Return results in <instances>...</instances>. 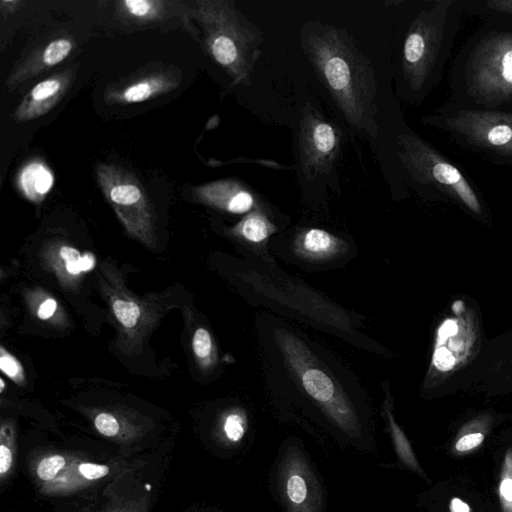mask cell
<instances>
[{
	"instance_id": "1",
	"label": "cell",
	"mask_w": 512,
	"mask_h": 512,
	"mask_svg": "<svg viewBox=\"0 0 512 512\" xmlns=\"http://www.w3.org/2000/svg\"><path fill=\"white\" fill-rule=\"evenodd\" d=\"M300 44L346 123L364 137L376 138L377 82L371 59L345 29L319 21L301 27Z\"/></svg>"
},
{
	"instance_id": "2",
	"label": "cell",
	"mask_w": 512,
	"mask_h": 512,
	"mask_svg": "<svg viewBox=\"0 0 512 512\" xmlns=\"http://www.w3.org/2000/svg\"><path fill=\"white\" fill-rule=\"evenodd\" d=\"M460 0H424L402 31L396 69L397 95L419 106L438 86L461 26Z\"/></svg>"
},
{
	"instance_id": "3",
	"label": "cell",
	"mask_w": 512,
	"mask_h": 512,
	"mask_svg": "<svg viewBox=\"0 0 512 512\" xmlns=\"http://www.w3.org/2000/svg\"><path fill=\"white\" fill-rule=\"evenodd\" d=\"M448 85L447 104L512 112V22L485 20L454 57Z\"/></svg>"
},
{
	"instance_id": "4",
	"label": "cell",
	"mask_w": 512,
	"mask_h": 512,
	"mask_svg": "<svg viewBox=\"0 0 512 512\" xmlns=\"http://www.w3.org/2000/svg\"><path fill=\"white\" fill-rule=\"evenodd\" d=\"M191 16L200 25L209 56L234 84L249 86L264 39L260 29L232 0H197L191 7Z\"/></svg>"
},
{
	"instance_id": "5",
	"label": "cell",
	"mask_w": 512,
	"mask_h": 512,
	"mask_svg": "<svg viewBox=\"0 0 512 512\" xmlns=\"http://www.w3.org/2000/svg\"><path fill=\"white\" fill-rule=\"evenodd\" d=\"M396 156L411 188L484 215L480 195L466 174L417 133L405 127L396 137Z\"/></svg>"
},
{
	"instance_id": "6",
	"label": "cell",
	"mask_w": 512,
	"mask_h": 512,
	"mask_svg": "<svg viewBox=\"0 0 512 512\" xmlns=\"http://www.w3.org/2000/svg\"><path fill=\"white\" fill-rule=\"evenodd\" d=\"M280 345L305 392L335 426L338 441L343 442V447L374 452L377 445L373 436L363 426L351 403L330 376L310 361L309 351L301 341L284 331L280 334Z\"/></svg>"
},
{
	"instance_id": "7",
	"label": "cell",
	"mask_w": 512,
	"mask_h": 512,
	"mask_svg": "<svg viewBox=\"0 0 512 512\" xmlns=\"http://www.w3.org/2000/svg\"><path fill=\"white\" fill-rule=\"evenodd\" d=\"M422 123L448 134L462 148L512 166V112L455 107L445 103Z\"/></svg>"
},
{
	"instance_id": "8",
	"label": "cell",
	"mask_w": 512,
	"mask_h": 512,
	"mask_svg": "<svg viewBox=\"0 0 512 512\" xmlns=\"http://www.w3.org/2000/svg\"><path fill=\"white\" fill-rule=\"evenodd\" d=\"M272 482L283 512H324L326 490L302 444L287 441L281 445Z\"/></svg>"
},
{
	"instance_id": "9",
	"label": "cell",
	"mask_w": 512,
	"mask_h": 512,
	"mask_svg": "<svg viewBox=\"0 0 512 512\" xmlns=\"http://www.w3.org/2000/svg\"><path fill=\"white\" fill-rule=\"evenodd\" d=\"M96 179L127 231L149 241L154 235V211L138 178L121 166L102 163L96 168Z\"/></svg>"
},
{
	"instance_id": "10",
	"label": "cell",
	"mask_w": 512,
	"mask_h": 512,
	"mask_svg": "<svg viewBox=\"0 0 512 512\" xmlns=\"http://www.w3.org/2000/svg\"><path fill=\"white\" fill-rule=\"evenodd\" d=\"M340 130L311 104L302 110L299 124V163L308 181L329 179L337 166L341 151Z\"/></svg>"
},
{
	"instance_id": "11",
	"label": "cell",
	"mask_w": 512,
	"mask_h": 512,
	"mask_svg": "<svg viewBox=\"0 0 512 512\" xmlns=\"http://www.w3.org/2000/svg\"><path fill=\"white\" fill-rule=\"evenodd\" d=\"M461 301L454 303V316L438 327L427 381L440 382L467 364L478 350L475 315Z\"/></svg>"
},
{
	"instance_id": "12",
	"label": "cell",
	"mask_w": 512,
	"mask_h": 512,
	"mask_svg": "<svg viewBox=\"0 0 512 512\" xmlns=\"http://www.w3.org/2000/svg\"><path fill=\"white\" fill-rule=\"evenodd\" d=\"M182 78L181 71L175 66H157L108 86L105 100L117 105L146 102L175 90Z\"/></svg>"
},
{
	"instance_id": "13",
	"label": "cell",
	"mask_w": 512,
	"mask_h": 512,
	"mask_svg": "<svg viewBox=\"0 0 512 512\" xmlns=\"http://www.w3.org/2000/svg\"><path fill=\"white\" fill-rule=\"evenodd\" d=\"M76 68L55 73L34 85L12 113L15 122H27L47 114L67 93Z\"/></svg>"
},
{
	"instance_id": "14",
	"label": "cell",
	"mask_w": 512,
	"mask_h": 512,
	"mask_svg": "<svg viewBox=\"0 0 512 512\" xmlns=\"http://www.w3.org/2000/svg\"><path fill=\"white\" fill-rule=\"evenodd\" d=\"M116 15L124 22L133 25L159 24L179 18L186 29L197 37V31L190 22L191 8L181 1L168 0H122L115 2Z\"/></svg>"
},
{
	"instance_id": "15",
	"label": "cell",
	"mask_w": 512,
	"mask_h": 512,
	"mask_svg": "<svg viewBox=\"0 0 512 512\" xmlns=\"http://www.w3.org/2000/svg\"><path fill=\"white\" fill-rule=\"evenodd\" d=\"M74 41L67 36L50 40L31 51L19 61L6 78V90L18 88L21 84L64 61L74 49Z\"/></svg>"
},
{
	"instance_id": "16",
	"label": "cell",
	"mask_w": 512,
	"mask_h": 512,
	"mask_svg": "<svg viewBox=\"0 0 512 512\" xmlns=\"http://www.w3.org/2000/svg\"><path fill=\"white\" fill-rule=\"evenodd\" d=\"M199 202L233 214L252 211L257 200L248 186L235 179H220L193 187Z\"/></svg>"
},
{
	"instance_id": "17",
	"label": "cell",
	"mask_w": 512,
	"mask_h": 512,
	"mask_svg": "<svg viewBox=\"0 0 512 512\" xmlns=\"http://www.w3.org/2000/svg\"><path fill=\"white\" fill-rule=\"evenodd\" d=\"M54 177L43 162L32 160L26 163L19 172L18 186L22 193L31 201H41L51 190Z\"/></svg>"
},
{
	"instance_id": "18",
	"label": "cell",
	"mask_w": 512,
	"mask_h": 512,
	"mask_svg": "<svg viewBox=\"0 0 512 512\" xmlns=\"http://www.w3.org/2000/svg\"><path fill=\"white\" fill-rule=\"evenodd\" d=\"M463 13L484 20L512 22V0H460Z\"/></svg>"
},
{
	"instance_id": "19",
	"label": "cell",
	"mask_w": 512,
	"mask_h": 512,
	"mask_svg": "<svg viewBox=\"0 0 512 512\" xmlns=\"http://www.w3.org/2000/svg\"><path fill=\"white\" fill-rule=\"evenodd\" d=\"M275 226L260 210H252L235 227L234 231L246 240L259 243L275 231Z\"/></svg>"
},
{
	"instance_id": "20",
	"label": "cell",
	"mask_w": 512,
	"mask_h": 512,
	"mask_svg": "<svg viewBox=\"0 0 512 512\" xmlns=\"http://www.w3.org/2000/svg\"><path fill=\"white\" fill-rule=\"evenodd\" d=\"M340 240L329 232L312 228L304 232L301 237V247L311 257H325L335 252Z\"/></svg>"
},
{
	"instance_id": "21",
	"label": "cell",
	"mask_w": 512,
	"mask_h": 512,
	"mask_svg": "<svg viewBox=\"0 0 512 512\" xmlns=\"http://www.w3.org/2000/svg\"><path fill=\"white\" fill-rule=\"evenodd\" d=\"M385 417L398 457L407 465L415 467L416 465L409 443L405 438L404 433L395 422L390 406L387 402L385 403Z\"/></svg>"
},
{
	"instance_id": "22",
	"label": "cell",
	"mask_w": 512,
	"mask_h": 512,
	"mask_svg": "<svg viewBox=\"0 0 512 512\" xmlns=\"http://www.w3.org/2000/svg\"><path fill=\"white\" fill-rule=\"evenodd\" d=\"M60 257L64 262L65 270L70 275H78L92 270L95 266V257L91 253L81 255L80 252L70 246L60 249Z\"/></svg>"
},
{
	"instance_id": "23",
	"label": "cell",
	"mask_w": 512,
	"mask_h": 512,
	"mask_svg": "<svg viewBox=\"0 0 512 512\" xmlns=\"http://www.w3.org/2000/svg\"><path fill=\"white\" fill-rule=\"evenodd\" d=\"M112 309L117 320L126 328L135 327L141 317V309L134 301L117 299Z\"/></svg>"
},
{
	"instance_id": "24",
	"label": "cell",
	"mask_w": 512,
	"mask_h": 512,
	"mask_svg": "<svg viewBox=\"0 0 512 512\" xmlns=\"http://www.w3.org/2000/svg\"><path fill=\"white\" fill-rule=\"evenodd\" d=\"M224 432L231 442H239L246 432V420L240 413H230L224 422Z\"/></svg>"
},
{
	"instance_id": "25",
	"label": "cell",
	"mask_w": 512,
	"mask_h": 512,
	"mask_svg": "<svg viewBox=\"0 0 512 512\" xmlns=\"http://www.w3.org/2000/svg\"><path fill=\"white\" fill-rule=\"evenodd\" d=\"M0 368L13 381L19 383L24 379V371L20 362L5 349L1 348Z\"/></svg>"
},
{
	"instance_id": "26",
	"label": "cell",
	"mask_w": 512,
	"mask_h": 512,
	"mask_svg": "<svg viewBox=\"0 0 512 512\" xmlns=\"http://www.w3.org/2000/svg\"><path fill=\"white\" fill-rule=\"evenodd\" d=\"M65 460L60 455H54L44 458L37 467V474L42 480L53 479L58 472L64 467Z\"/></svg>"
},
{
	"instance_id": "27",
	"label": "cell",
	"mask_w": 512,
	"mask_h": 512,
	"mask_svg": "<svg viewBox=\"0 0 512 512\" xmlns=\"http://www.w3.org/2000/svg\"><path fill=\"white\" fill-rule=\"evenodd\" d=\"M193 351L199 359H207L212 352V338L204 328H198L192 340Z\"/></svg>"
},
{
	"instance_id": "28",
	"label": "cell",
	"mask_w": 512,
	"mask_h": 512,
	"mask_svg": "<svg viewBox=\"0 0 512 512\" xmlns=\"http://www.w3.org/2000/svg\"><path fill=\"white\" fill-rule=\"evenodd\" d=\"M95 426L97 430L108 437L116 435L119 431V424L116 418L109 413H100L95 418Z\"/></svg>"
},
{
	"instance_id": "29",
	"label": "cell",
	"mask_w": 512,
	"mask_h": 512,
	"mask_svg": "<svg viewBox=\"0 0 512 512\" xmlns=\"http://www.w3.org/2000/svg\"><path fill=\"white\" fill-rule=\"evenodd\" d=\"M484 440V434L481 432H473L466 434L458 439L455 449L460 452L469 451L479 446Z\"/></svg>"
},
{
	"instance_id": "30",
	"label": "cell",
	"mask_w": 512,
	"mask_h": 512,
	"mask_svg": "<svg viewBox=\"0 0 512 512\" xmlns=\"http://www.w3.org/2000/svg\"><path fill=\"white\" fill-rule=\"evenodd\" d=\"M79 471L86 479L95 480L106 476L109 469L105 465L83 463L79 466Z\"/></svg>"
},
{
	"instance_id": "31",
	"label": "cell",
	"mask_w": 512,
	"mask_h": 512,
	"mask_svg": "<svg viewBox=\"0 0 512 512\" xmlns=\"http://www.w3.org/2000/svg\"><path fill=\"white\" fill-rule=\"evenodd\" d=\"M12 461L13 456L11 450L2 443L0 446V473L2 476L9 471Z\"/></svg>"
},
{
	"instance_id": "32",
	"label": "cell",
	"mask_w": 512,
	"mask_h": 512,
	"mask_svg": "<svg viewBox=\"0 0 512 512\" xmlns=\"http://www.w3.org/2000/svg\"><path fill=\"white\" fill-rule=\"evenodd\" d=\"M57 309V302L52 299H46L38 308L37 315L40 319L46 320L50 318Z\"/></svg>"
},
{
	"instance_id": "33",
	"label": "cell",
	"mask_w": 512,
	"mask_h": 512,
	"mask_svg": "<svg viewBox=\"0 0 512 512\" xmlns=\"http://www.w3.org/2000/svg\"><path fill=\"white\" fill-rule=\"evenodd\" d=\"M499 493L506 503H512V478L502 479L499 486Z\"/></svg>"
},
{
	"instance_id": "34",
	"label": "cell",
	"mask_w": 512,
	"mask_h": 512,
	"mask_svg": "<svg viewBox=\"0 0 512 512\" xmlns=\"http://www.w3.org/2000/svg\"><path fill=\"white\" fill-rule=\"evenodd\" d=\"M24 2L19 0H1L0 7L2 14H13L15 13Z\"/></svg>"
},
{
	"instance_id": "35",
	"label": "cell",
	"mask_w": 512,
	"mask_h": 512,
	"mask_svg": "<svg viewBox=\"0 0 512 512\" xmlns=\"http://www.w3.org/2000/svg\"><path fill=\"white\" fill-rule=\"evenodd\" d=\"M449 507L450 512H470L468 504L457 497L451 499Z\"/></svg>"
},
{
	"instance_id": "36",
	"label": "cell",
	"mask_w": 512,
	"mask_h": 512,
	"mask_svg": "<svg viewBox=\"0 0 512 512\" xmlns=\"http://www.w3.org/2000/svg\"><path fill=\"white\" fill-rule=\"evenodd\" d=\"M0 383H1V392H3L4 387H5L4 380L0 379Z\"/></svg>"
}]
</instances>
